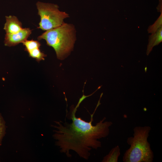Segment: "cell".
<instances>
[{
	"label": "cell",
	"mask_w": 162,
	"mask_h": 162,
	"mask_svg": "<svg viewBox=\"0 0 162 162\" xmlns=\"http://www.w3.org/2000/svg\"><path fill=\"white\" fill-rule=\"evenodd\" d=\"M86 96L83 95L80 98L76 106L73 108L66 118L71 120L69 123L66 121H55V124L52 125L54 133L52 136L56 140L55 145L58 147L60 152L67 157L71 156L70 152H75L81 158L88 159L92 149H97L101 147V143L99 140L108 136L110 127L113 123L105 121L104 117L96 124H92L94 114L99 105V100L93 113L91 115L90 120L86 122L80 117L76 116L77 108Z\"/></svg>",
	"instance_id": "6da1fadb"
},
{
	"label": "cell",
	"mask_w": 162,
	"mask_h": 162,
	"mask_svg": "<svg viewBox=\"0 0 162 162\" xmlns=\"http://www.w3.org/2000/svg\"><path fill=\"white\" fill-rule=\"evenodd\" d=\"M151 128L148 126H138L133 129L132 136L128 138L130 147L122 157L124 162H152L154 154L148 141Z\"/></svg>",
	"instance_id": "7a4b0ae2"
},
{
	"label": "cell",
	"mask_w": 162,
	"mask_h": 162,
	"mask_svg": "<svg viewBox=\"0 0 162 162\" xmlns=\"http://www.w3.org/2000/svg\"><path fill=\"white\" fill-rule=\"evenodd\" d=\"M76 36L74 25L64 22L59 26L46 31L37 39L45 40L48 45L53 48L57 58L62 59L72 50Z\"/></svg>",
	"instance_id": "3957f363"
},
{
	"label": "cell",
	"mask_w": 162,
	"mask_h": 162,
	"mask_svg": "<svg viewBox=\"0 0 162 162\" xmlns=\"http://www.w3.org/2000/svg\"><path fill=\"white\" fill-rule=\"evenodd\" d=\"M38 14L40 17L38 28L46 31L62 25L64 19L69 17L65 12L60 11L56 4L39 1L36 3Z\"/></svg>",
	"instance_id": "277c9868"
},
{
	"label": "cell",
	"mask_w": 162,
	"mask_h": 162,
	"mask_svg": "<svg viewBox=\"0 0 162 162\" xmlns=\"http://www.w3.org/2000/svg\"><path fill=\"white\" fill-rule=\"evenodd\" d=\"M31 33L32 30L29 28H24L15 33L6 34L4 41V45L10 47L22 43L27 40Z\"/></svg>",
	"instance_id": "5b68a950"
},
{
	"label": "cell",
	"mask_w": 162,
	"mask_h": 162,
	"mask_svg": "<svg viewBox=\"0 0 162 162\" xmlns=\"http://www.w3.org/2000/svg\"><path fill=\"white\" fill-rule=\"evenodd\" d=\"M6 22L4 29L7 34L16 33L23 28L21 22L14 16H6Z\"/></svg>",
	"instance_id": "8992f818"
},
{
	"label": "cell",
	"mask_w": 162,
	"mask_h": 162,
	"mask_svg": "<svg viewBox=\"0 0 162 162\" xmlns=\"http://www.w3.org/2000/svg\"><path fill=\"white\" fill-rule=\"evenodd\" d=\"M162 41V27L158 29L154 33L149 36L148 42L146 51L148 55L152 51L153 47L158 45Z\"/></svg>",
	"instance_id": "52a82bcc"
},
{
	"label": "cell",
	"mask_w": 162,
	"mask_h": 162,
	"mask_svg": "<svg viewBox=\"0 0 162 162\" xmlns=\"http://www.w3.org/2000/svg\"><path fill=\"white\" fill-rule=\"evenodd\" d=\"M120 155V149L118 146L112 148L109 153L104 156L102 162H117Z\"/></svg>",
	"instance_id": "ba28073f"
},
{
	"label": "cell",
	"mask_w": 162,
	"mask_h": 162,
	"mask_svg": "<svg viewBox=\"0 0 162 162\" xmlns=\"http://www.w3.org/2000/svg\"><path fill=\"white\" fill-rule=\"evenodd\" d=\"M22 43L25 46V50L28 52L35 49L40 48L41 46L40 44L38 41L33 40H27Z\"/></svg>",
	"instance_id": "9c48e42d"
},
{
	"label": "cell",
	"mask_w": 162,
	"mask_h": 162,
	"mask_svg": "<svg viewBox=\"0 0 162 162\" xmlns=\"http://www.w3.org/2000/svg\"><path fill=\"white\" fill-rule=\"evenodd\" d=\"M161 27H162V13H161L160 15L154 23L149 26L147 30L148 32L149 33L152 34L154 33Z\"/></svg>",
	"instance_id": "30bf717a"
},
{
	"label": "cell",
	"mask_w": 162,
	"mask_h": 162,
	"mask_svg": "<svg viewBox=\"0 0 162 162\" xmlns=\"http://www.w3.org/2000/svg\"><path fill=\"white\" fill-rule=\"evenodd\" d=\"M30 57L35 59L38 62L44 60L46 56L43 52H41L39 48L35 49L28 52Z\"/></svg>",
	"instance_id": "8fae6325"
},
{
	"label": "cell",
	"mask_w": 162,
	"mask_h": 162,
	"mask_svg": "<svg viewBox=\"0 0 162 162\" xmlns=\"http://www.w3.org/2000/svg\"><path fill=\"white\" fill-rule=\"evenodd\" d=\"M6 122L1 113L0 112V147L2 140L6 133Z\"/></svg>",
	"instance_id": "7c38bea8"
},
{
	"label": "cell",
	"mask_w": 162,
	"mask_h": 162,
	"mask_svg": "<svg viewBox=\"0 0 162 162\" xmlns=\"http://www.w3.org/2000/svg\"><path fill=\"white\" fill-rule=\"evenodd\" d=\"M162 0H159V4L157 8L158 11L162 13Z\"/></svg>",
	"instance_id": "4fadbf2b"
}]
</instances>
